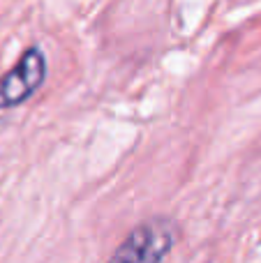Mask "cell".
Returning <instances> with one entry per match:
<instances>
[{"mask_svg": "<svg viewBox=\"0 0 261 263\" xmlns=\"http://www.w3.org/2000/svg\"><path fill=\"white\" fill-rule=\"evenodd\" d=\"M176 240L171 219L153 217L127 233L106 263H162Z\"/></svg>", "mask_w": 261, "mask_h": 263, "instance_id": "cell-1", "label": "cell"}, {"mask_svg": "<svg viewBox=\"0 0 261 263\" xmlns=\"http://www.w3.org/2000/svg\"><path fill=\"white\" fill-rule=\"evenodd\" d=\"M44 77H46L44 53L37 46H30L21 55V60L0 79V106L7 109V106L26 102L42 86Z\"/></svg>", "mask_w": 261, "mask_h": 263, "instance_id": "cell-2", "label": "cell"}]
</instances>
